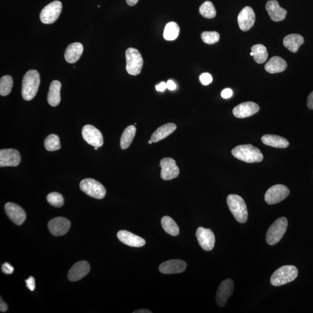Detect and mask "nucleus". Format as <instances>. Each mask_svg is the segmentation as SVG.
Returning a JSON list of instances; mask_svg holds the SVG:
<instances>
[{
	"label": "nucleus",
	"mask_w": 313,
	"mask_h": 313,
	"mask_svg": "<svg viewBox=\"0 0 313 313\" xmlns=\"http://www.w3.org/2000/svg\"><path fill=\"white\" fill-rule=\"evenodd\" d=\"M40 84V76L36 70H30L24 76L21 95L25 100H31L38 93Z\"/></svg>",
	"instance_id": "obj_1"
},
{
	"label": "nucleus",
	"mask_w": 313,
	"mask_h": 313,
	"mask_svg": "<svg viewBox=\"0 0 313 313\" xmlns=\"http://www.w3.org/2000/svg\"><path fill=\"white\" fill-rule=\"evenodd\" d=\"M232 153L235 158L248 163L260 162L263 160V155L257 147L251 145L236 146Z\"/></svg>",
	"instance_id": "obj_2"
},
{
	"label": "nucleus",
	"mask_w": 313,
	"mask_h": 313,
	"mask_svg": "<svg viewBox=\"0 0 313 313\" xmlns=\"http://www.w3.org/2000/svg\"><path fill=\"white\" fill-rule=\"evenodd\" d=\"M227 203L230 211L238 222L244 223L247 222L248 213L243 198L238 195H230L227 198Z\"/></svg>",
	"instance_id": "obj_3"
},
{
	"label": "nucleus",
	"mask_w": 313,
	"mask_h": 313,
	"mask_svg": "<svg viewBox=\"0 0 313 313\" xmlns=\"http://www.w3.org/2000/svg\"><path fill=\"white\" fill-rule=\"evenodd\" d=\"M297 275H298V271L295 266L293 265L282 266L273 273L271 278V282L273 286H281L294 281Z\"/></svg>",
	"instance_id": "obj_4"
},
{
	"label": "nucleus",
	"mask_w": 313,
	"mask_h": 313,
	"mask_svg": "<svg viewBox=\"0 0 313 313\" xmlns=\"http://www.w3.org/2000/svg\"><path fill=\"white\" fill-rule=\"evenodd\" d=\"M288 220L286 217H281L276 220L270 226L266 233V242L270 245L277 244L287 231Z\"/></svg>",
	"instance_id": "obj_5"
},
{
	"label": "nucleus",
	"mask_w": 313,
	"mask_h": 313,
	"mask_svg": "<svg viewBox=\"0 0 313 313\" xmlns=\"http://www.w3.org/2000/svg\"><path fill=\"white\" fill-rule=\"evenodd\" d=\"M126 70L129 75H139L143 66V60L140 52L134 48H129L125 52Z\"/></svg>",
	"instance_id": "obj_6"
},
{
	"label": "nucleus",
	"mask_w": 313,
	"mask_h": 313,
	"mask_svg": "<svg viewBox=\"0 0 313 313\" xmlns=\"http://www.w3.org/2000/svg\"><path fill=\"white\" fill-rule=\"evenodd\" d=\"M79 188L86 195L96 199H102L106 194V190L102 184L91 178L81 180Z\"/></svg>",
	"instance_id": "obj_7"
},
{
	"label": "nucleus",
	"mask_w": 313,
	"mask_h": 313,
	"mask_svg": "<svg viewBox=\"0 0 313 313\" xmlns=\"http://www.w3.org/2000/svg\"><path fill=\"white\" fill-rule=\"evenodd\" d=\"M62 10V4L59 1L50 3L42 9L39 18L41 22L44 24H52L59 18Z\"/></svg>",
	"instance_id": "obj_8"
},
{
	"label": "nucleus",
	"mask_w": 313,
	"mask_h": 313,
	"mask_svg": "<svg viewBox=\"0 0 313 313\" xmlns=\"http://www.w3.org/2000/svg\"><path fill=\"white\" fill-rule=\"evenodd\" d=\"M290 190L287 186L276 185L271 187L266 192L265 199L266 203L273 205L283 201L290 195Z\"/></svg>",
	"instance_id": "obj_9"
},
{
	"label": "nucleus",
	"mask_w": 313,
	"mask_h": 313,
	"mask_svg": "<svg viewBox=\"0 0 313 313\" xmlns=\"http://www.w3.org/2000/svg\"><path fill=\"white\" fill-rule=\"evenodd\" d=\"M82 136L89 145L95 147H100L103 145L102 133L93 125H85L82 130Z\"/></svg>",
	"instance_id": "obj_10"
},
{
	"label": "nucleus",
	"mask_w": 313,
	"mask_h": 313,
	"mask_svg": "<svg viewBox=\"0 0 313 313\" xmlns=\"http://www.w3.org/2000/svg\"><path fill=\"white\" fill-rule=\"evenodd\" d=\"M161 177L165 180H170L179 176L180 171L173 158L167 157L160 161Z\"/></svg>",
	"instance_id": "obj_11"
},
{
	"label": "nucleus",
	"mask_w": 313,
	"mask_h": 313,
	"mask_svg": "<svg viewBox=\"0 0 313 313\" xmlns=\"http://www.w3.org/2000/svg\"><path fill=\"white\" fill-rule=\"evenodd\" d=\"M196 235L198 243L202 249L207 251L213 250L215 242V237L211 229L199 227L196 232Z\"/></svg>",
	"instance_id": "obj_12"
},
{
	"label": "nucleus",
	"mask_w": 313,
	"mask_h": 313,
	"mask_svg": "<svg viewBox=\"0 0 313 313\" xmlns=\"http://www.w3.org/2000/svg\"><path fill=\"white\" fill-rule=\"evenodd\" d=\"M234 290V282L231 279H226L222 282L217 289L216 300L217 305L221 308L225 306L228 300L231 296Z\"/></svg>",
	"instance_id": "obj_13"
},
{
	"label": "nucleus",
	"mask_w": 313,
	"mask_h": 313,
	"mask_svg": "<svg viewBox=\"0 0 313 313\" xmlns=\"http://www.w3.org/2000/svg\"><path fill=\"white\" fill-rule=\"evenodd\" d=\"M20 161V155L18 150L14 149L0 150V167H17Z\"/></svg>",
	"instance_id": "obj_14"
},
{
	"label": "nucleus",
	"mask_w": 313,
	"mask_h": 313,
	"mask_svg": "<svg viewBox=\"0 0 313 313\" xmlns=\"http://www.w3.org/2000/svg\"><path fill=\"white\" fill-rule=\"evenodd\" d=\"M5 211L9 218L17 225H21L26 218L25 212L19 205L8 202L5 205Z\"/></svg>",
	"instance_id": "obj_15"
},
{
	"label": "nucleus",
	"mask_w": 313,
	"mask_h": 313,
	"mask_svg": "<svg viewBox=\"0 0 313 313\" xmlns=\"http://www.w3.org/2000/svg\"><path fill=\"white\" fill-rule=\"evenodd\" d=\"M48 229L54 236H62L66 235L70 228V222L68 219L63 217H55L48 223Z\"/></svg>",
	"instance_id": "obj_16"
},
{
	"label": "nucleus",
	"mask_w": 313,
	"mask_h": 313,
	"mask_svg": "<svg viewBox=\"0 0 313 313\" xmlns=\"http://www.w3.org/2000/svg\"><path fill=\"white\" fill-rule=\"evenodd\" d=\"M237 20L239 27L242 31L250 30L255 21V14L253 9L248 6L244 7L239 14Z\"/></svg>",
	"instance_id": "obj_17"
},
{
	"label": "nucleus",
	"mask_w": 313,
	"mask_h": 313,
	"mask_svg": "<svg viewBox=\"0 0 313 313\" xmlns=\"http://www.w3.org/2000/svg\"><path fill=\"white\" fill-rule=\"evenodd\" d=\"M187 263L182 260H170L161 263L159 271L165 274H177L185 271Z\"/></svg>",
	"instance_id": "obj_18"
},
{
	"label": "nucleus",
	"mask_w": 313,
	"mask_h": 313,
	"mask_svg": "<svg viewBox=\"0 0 313 313\" xmlns=\"http://www.w3.org/2000/svg\"><path fill=\"white\" fill-rule=\"evenodd\" d=\"M259 111L258 104L253 102H247L238 104L233 110L235 117L244 118L248 117Z\"/></svg>",
	"instance_id": "obj_19"
},
{
	"label": "nucleus",
	"mask_w": 313,
	"mask_h": 313,
	"mask_svg": "<svg viewBox=\"0 0 313 313\" xmlns=\"http://www.w3.org/2000/svg\"><path fill=\"white\" fill-rule=\"evenodd\" d=\"M90 271V264L86 261H80L72 266L68 273L67 277L70 281H78L83 278Z\"/></svg>",
	"instance_id": "obj_20"
},
{
	"label": "nucleus",
	"mask_w": 313,
	"mask_h": 313,
	"mask_svg": "<svg viewBox=\"0 0 313 313\" xmlns=\"http://www.w3.org/2000/svg\"><path fill=\"white\" fill-rule=\"evenodd\" d=\"M117 237L122 243L130 247H142L146 244V241L143 238L126 230L119 231Z\"/></svg>",
	"instance_id": "obj_21"
},
{
	"label": "nucleus",
	"mask_w": 313,
	"mask_h": 313,
	"mask_svg": "<svg viewBox=\"0 0 313 313\" xmlns=\"http://www.w3.org/2000/svg\"><path fill=\"white\" fill-rule=\"evenodd\" d=\"M266 9L273 21H282L286 17L287 11L282 8L276 0H270L267 2Z\"/></svg>",
	"instance_id": "obj_22"
},
{
	"label": "nucleus",
	"mask_w": 313,
	"mask_h": 313,
	"mask_svg": "<svg viewBox=\"0 0 313 313\" xmlns=\"http://www.w3.org/2000/svg\"><path fill=\"white\" fill-rule=\"evenodd\" d=\"M84 48L81 43L74 42L67 47L64 58L67 63H75L79 60L83 52Z\"/></svg>",
	"instance_id": "obj_23"
},
{
	"label": "nucleus",
	"mask_w": 313,
	"mask_h": 313,
	"mask_svg": "<svg viewBox=\"0 0 313 313\" xmlns=\"http://www.w3.org/2000/svg\"><path fill=\"white\" fill-rule=\"evenodd\" d=\"M265 67L266 71L269 73H278L284 72L287 69V63L282 58L274 57L266 63Z\"/></svg>",
	"instance_id": "obj_24"
},
{
	"label": "nucleus",
	"mask_w": 313,
	"mask_h": 313,
	"mask_svg": "<svg viewBox=\"0 0 313 313\" xmlns=\"http://www.w3.org/2000/svg\"><path fill=\"white\" fill-rule=\"evenodd\" d=\"M261 140L265 145L275 148L285 149L290 145L289 142L285 138L274 135H265Z\"/></svg>",
	"instance_id": "obj_25"
},
{
	"label": "nucleus",
	"mask_w": 313,
	"mask_h": 313,
	"mask_svg": "<svg viewBox=\"0 0 313 313\" xmlns=\"http://www.w3.org/2000/svg\"><path fill=\"white\" fill-rule=\"evenodd\" d=\"M176 125L174 123H168L161 126L156 130L151 137L153 143H156L164 139L176 130Z\"/></svg>",
	"instance_id": "obj_26"
},
{
	"label": "nucleus",
	"mask_w": 313,
	"mask_h": 313,
	"mask_svg": "<svg viewBox=\"0 0 313 313\" xmlns=\"http://www.w3.org/2000/svg\"><path fill=\"white\" fill-rule=\"evenodd\" d=\"M61 83L55 80L51 82L48 94V102L52 107L59 105L60 102Z\"/></svg>",
	"instance_id": "obj_27"
},
{
	"label": "nucleus",
	"mask_w": 313,
	"mask_h": 313,
	"mask_svg": "<svg viewBox=\"0 0 313 313\" xmlns=\"http://www.w3.org/2000/svg\"><path fill=\"white\" fill-rule=\"evenodd\" d=\"M304 42V39L298 34H291L285 37L284 39V45L288 50L296 53L299 47Z\"/></svg>",
	"instance_id": "obj_28"
},
{
	"label": "nucleus",
	"mask_w": 313,
	"mask_h": 313,
	"mask_svg": "<svg viewBox=\"0 0 313 313\" xmlns=\"http://www.w3.org/2000/svg\"><path fill=\"white\" fill-rule=\"evenodd\" d=\"M136 132L137 129L134 125L129 126L125 129L122 134L120 140V146L122 149H127L130 146L136 136Z\"/></svg>",
	"instance_id": "obj_29"
},
{
	"label": "nucleus",
	"mask_w": 313,
	"mask_h": 313,
	"mask_svg": "<svg viewBox=\"0 0 313 313\" xmlns=\"http://www.w3.org/2000/svg\"><path fill=\"white\" fill-rule=\"evenodd\" d=\"M251 52L254 53V59L257 63H265L268 58V52L265 46L262 44H256L251 48Z\"/></svg>",
	"instance_id": "obj_30"
},
{
	"label": "nucleus",
	"mask_w": 313,
	"mask_h": 313,
	"mask_svg": "<svg viewBox=\"0 0 313 313\" xmlns=\"http://www.w3.org/2000/svg\"><path fill=\"white\" fill-rule=\"evenodd\" d=\"M162 228L168 234L173 236H176L179 234V228L175 221L171 217L165 216L161 219Z\"/></svg>",
	"instance_id": "obj_31"
},
{
	"label": "nucleus",
	"mask_w": 313,
	"mask_h": 313,
	"mask_svg": "<svg viewBox=\"0 0 313 313\" xmlns=\"http://www.w3.org/2000/svg\"><path fill=\"white\" fill-rule=\"evenodd\" d=\"M180 32L179 25L174 21L168 23L165 26L164 31V38L167 41H173L177 38Z\"/></svg>",
	"instance_id": "obj_32"
},
{
	"label": "nucleus",
	"mask_w": 313,
	"mask_h": 313,
	"mask_svg": "<svg viewBox=\"0 0 313 313\" xmlns=\"http://www.w3.org/2000/svg\"><path fill=\"white\" fill-rule=\"evenodd\" d=\"M44 146L49 152L57 151L60 149L59 137L57 135L51 134L45 138Z\"/></svg>",
	"instance_id": "obj_33"
},
{
	"label": "nucleus",
	"mask_w": 313,
	"mask_h": 313,
	"mask_svg": "<svg viewBox=\"0 0 313 313\" xmlns=\"http://www.w3.org/2000/svg\"><path fill=\"white\" fill-rule=\"evenodd\" d=\"M199 14L202 17L207 18V19H212L215 17L216 11L214 4L211 1H205L202 4L199 8Z\"/></svg>",
	"instance_id": "obj_34"
},
{
	"label": "nucleus",
	"mask_w": 313,
	"mask_h": 313,
	"mask_svg": "<svg viewBox=\"0 0 313 313\" xmlns=\"http://www.w3.org/2000/svg\"><path fill=\"white\" fill-rule=\"evenodd\" d=\"M13 85V79L10 76H4L0 79V95L7 96L10 94Z\"/></svg>",
	"instance_id": "obj_35"
},
{
	"label": "nucleus",
	"mask_w": 313,
	"mask_h": 313,
	"mask_svg": "<svg viewBox=\"0 0 313 313\" xmlns=\"http://www.w3.org/2000/svg\"><path fill=\"white\" fill-rule=\"evenodd\" d=\"M49 204L55 207L60 208L64 204V198L62 195L57 192H52L48 194L47 197Z\"/></svg>",
	"instance_id": "obj_36"
},
{
	"label": "nucleus",
	"mask_w": 313,
	"mask_h": 313,
	"mask_svg": "<svg viewBox=\"0 0 313 313\" xmlns=\"http://www.w3.org/2000/svg\"><path fill=\"white\" fill-rule=\"evenodd\" d=\"M219 34L216 32H204L201 34V39L207 44H214L219 40Z\"/></svg>",
	"instance_id": "obj_37"
},
{
	"label": "nucleus",
	"mask_w": 313,
	"mask_h": 313,
	"mask_svg": "<svg viewBox=\"0 0 313 313\" xmlns=\"http://www.w3.org/2000/svg\"><path fill=\"white\" fill-rule=\"evenodd\" d=\"M199 78L201 83L204 85H208L211 84L213 80V77H212L210 73H202V75L199 76Z\"/></svg>",
	"instance_id": "obj_38"
},
{
	"label": "nucleus",
	"mask_w": 313,
	"mask_h": 313,
	"mask_svg": "<svg viewBox=\"0 0 313 313\" xmlns=\"http://www.w3.org/2000/svg\"><path fill=\"white\" fill-rule=\"evenodd\" d=\"M14 269L10 264L5 263L2 265V272L5 274H11L14 272Z\"/></svg>",
	"instance_id": "obj_39"
},
{
	"label": "nucleus",
	"mask_w": 313,
	"mask_h": 313,
	"mask_svg": "<svg viewBox=\"0 0 313 313\" xmlns=\"http://www.w3.org/2000/svg\"><path fill=\"white\" fill-rule=\"evenodd\" d=\"M26 283V286L28 288V289L31 291H33L35 290L36 285H35V279L33 277H30L27 280L25 281Z\"/></svg>",
	"instance_id": "obj_40"
},
{
	"label": "nucleus",
	"mask_w": 313,
	"mask_h": 313,
	"mask_svg": "<svg viewBox=\"0 0 313 313\" xmlns=\"http://www.w3.org/2000/svg\"><path fill=\"white\" fill-rule=\"evenodd\" d=\"M233 95V91L231 89L226 88L225 90H223L222 93H221V96L224 99H228L230 97H232Z\"/></svg>",
	"instance_id": "obj_41"
},
{
	"label": "nucleus",
	"mask_w": 313,
	"mask_h": 313,
	"mask_svg": "<svg viewBox=\"0 0 313 313\" xmlns=\"http://www.w3.org/2000/svg\"><path fill=\"white\" fill-rule=\"evenodd\" d=\"M307 105L309 109L313 110V91L309 95L308 100H307Z\"/></svg>",
	"instance_id": "obj_42"
},
{
	"label": "nucleus",
	"mask_w": 313,
	"mask_h": 313,
	"mask_svg": "<svg viewBox=\"0 0 313 313\" xmlns=\"http://www.w3.org/2000/svg\"><path fill=\"white\" fill-rule=\"evenodd\" d=\"M166 88H167V83L164 82H161V83L156 86V90L159 92H163L166 90Z\"/></svg>",
	"instance_id": "obj_43"
},
{
	"label": "nucleus",
	"mask_w": 313,
	"mask_h": 313,
	"mask_svg": "<svg viewBox=\"0 0 313 313\" xmlns=\"http://www.w3.org/2000/svg\"><path fill=\"white\" fill-rule=\"evenodd\" d=\"M167 88L168 89V90L174 91L176 90V85L173 81L168 80L167 82Z\"/></svg>",
	"instance_id": "obj_44"
},
{
	"label": "nucleus",
	"mask_w": 313,
	"mask_h": 313,
	"mask_svg": "<svg viewBox=\"0 0 313 313\" xmlns=\"http://www.w3.org/2000/svg\"><path fill=\"white\" fill-rule=\"evenodd\" d=\"M8 306L4 301H2L1 299V302H0V311L2 313H4L6 311H7Z\"/></svg>",
	"instance_id": "obj_45"
},
{
	"label": "nucleus",
	"mask_w": 313,
	"mask_h": 313,
	"mask_svg": "<svg viewBox=\"0 0 313 313\" xmlns=\"http://www.w3.org/2000/svg\"><path fill=\"white\" fill-rule=\"evenodd\" d=\"M127 1V4L130 6H134L136 5L139 0H126Z\"/></svg>",
	"instance_id": "obj_46"
},
{
	"label": "nucleus",
	"mask_w": 313,
	"mask_h": 313,
	"mask_svg": "<svg viewBox=\"0 0 313 313\" xmlns=\"http://www.w3.org/2000/svg\"><path fill=\"white\" fill-rule=\"evenodd\" d=\"M134 313H151L152 312L149 311V310L147 309H140V310H137V311L136 312H134Z\"/></svg>",
	"instance_id": "obj_47"
},
{
	"label": "nucleus",
	"mask_w": 313,
	"mask_h": 313,
	"mask_svg": "<svg viewBox=\"0 0 313 313\" xmlns=\"http://www.w3.org/2000/svg\"><path fill=\"white\" fill-rule=\"evenodd\" d=\"M251 56L253 57L254 56V53L253 52H251Z\"/></svg>",
	"instance_id": "obj_48"
},
{
	"label": "nucleus",
	"mask_w": 313,
	"mask_h": 313,
	"mask_svg": "<svg viewBox=\"0 0 313 313\" xmlns=\"http://www.w3.org/2000/svg\"><path fill=\"white\" fill-rule=\"evenodd\" d=\"M152 142H152V140H150L149 141V144H152Z\"/></svg>",
	"instance_id": "obj_49"
},
{
	"label": "nucleus",
	"mask_w": 313,
	"mask_h": 313,
	"mask_svg": "<svg viewBox=\"0 0 313 313\" xmlns=\"http://www.w3.org/2000/svg\"><path fill=\"white\" fill-rule=\"evenodd\" d=\"M94 149H95V150H97L98 149V147H95Z\"/></svg>",
	"instance_id": "obj_50"
}]
</instances>
